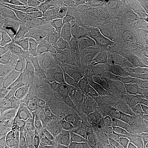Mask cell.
<instances>
[{
	"label": "cell",
	"mask_w": 148,
	"mask_h": 148,
	"mask_svg": "<svg viewBox=\"0 0 148 148\" xmlns=\"http://www.w3.org/2000/svg\"><path fill=\"white\" fill-rule=\"evenodd\" d=\"M18 99L16 95L14 90L8 93L0 92V111L1 113L5 111L10 106L14 105Z\"/></svg>",
	"instance_id": "obj_29"
},
{
	"label": "cell",
	"mask_w": 148,
	"mask_h": 148,
	"mask_svg": "<svg viewBox=\"0 0 148 148\" xmlns=\"http://www.w3.org/2000/svg\"><path fill=\"white\" fill-rule=\"evenodd\" d=\"M0 148H16L29 138V134L1 128Z\"/></svg>",
	"instance_id": "obj_20"
},
{
	"label": "cell",
	"mask_w": 148,
	"mask_h": 148,
	"mask_svg": "<svg viewBox=\"0 0 148 148\" xmlns=\"http://www.w3.org/2000/svg\"><path fill=\"white\" fill-rule=\"evenodd\" d=\"M42 146V145L34 143L30 139H27L16 148H41Z\"/></svg>",
	"instance_id": "obj_34"
},
{
	"label": "cell",
	"mask_w": 148,
	"mask_h": 148,
	"mask_svg": "<svg viewBox=\"0 0 148 148\" xmlns=\"http://www.w3.org/2000/svg\"><path fill=\"white\" fill-rule=\"evenodd\" d=\"M1 3L14 6L27 11L52 12L37 0H8L1 1Z\"/></svg>",
	"instance_id": "obj_24"
},
{
	"label": "cell",
	"mask_w": 148,
	"mask_h": 148,
	"mask_svg": "<svg viewBox=\"0 0 148 148\" xmlns=\"http://www.w3.org/2000/svg\"><path fill=\"white\" fill-rule=\"evenodd\" d=\"M1 32L10 36L21 37L40 44L43 42L35 36L26 21L1 6Z\"/></svg>",
	"instance_id": "obj_5"
},
{
	"label": "cell",
	"mask_w": 148,
	"mask_h": 148,
	"mask_svg": "<svg viewBox=\"0 0 148 148\" xmlns=\"http://www.w3.org/2000/svg\"><path fill=\"white\" fill-rule=\"evenodd\" d=\"M9 37L10 36L7 35L1 32V60L3 58L5 55L6 51L9 45Z\"/></svg>",
	"instance_id": "obj_31"
},
{
	"label": "cell",
	"mask_w": 148,
	"mask_h": 148,
	"mask_svg": "<svg viewBox=\"0 0 148 148\" xmlns=\"http://www.w3.org/2000/svg\"><path fill=\"white\" fill-rule=\"evenodd\" d=\"M95 105L75 111L80 131L82 136L86 138L95 137L101 131L102 119L101 115L95 109Z\"/></svg>",
	"instance_id": "obj_8"
},
{
	"label": "cell",
	"mask_w": 148,
	"mask_h": 148,
	"mask_svg": "<svg viewBox=\"0 0 148 148\" xmlns=\"http://www.w3.org/2000/svg\"><path fill=\"white\" fill-rule=\"evenodd\" d=\"M121 75L140 86L145 75L142 61V48L138 45L128 48L122 61Z\"/></svg>",
	"instance_id": "obj_6"
},
{
	"label": "cell",
	"mask_w": 148,
	"mask_h": 148,
	"mask_svg": "<svg viewBox=\"0 0 148 148\" xmlns=\"http://www.w3.org/2000/svg\"><path fill=\"white\" fill-rule=\"evenodd\" d=\"M77 1L83 7L88 5L91 2V1H87V0H77Z\"/></svg>",
	"instance_id": "obj_36"
},
{
	"label": "cell",
	"mask_w": 148,
	"mask_h": 148,
	"mask_svg": "<svg viewBox=\"0 0 148 148\" xmlns=\"http://www.w3.org/2000/svg\"><path fill=\"white\" fill-rule=\"evenodd\" d=\"M134 21L135 16L132 13L121 14L112 30L114 37H126L133 30Z\"/></svg>",
	"instance_id": "obj_23"
},
{
	"label": "cell",
	"mask_w": 148,
	"mask_h": 148,
	"mask_svg": "<svg viewBox=\"0 0 148 148\" xmlns=\"http://www.w3.org/2000/svg\"><path fill=\"white\" fill-rule=\"evenodd\" d=\"M140 88L142 90L144 95L148 98V75H145L143 76L140 84Z\"/></svg>",
	"instance_id": "obj_33"
},
{
	"label": "cell",
	"mask_w": 148,
	"mask_h": 148,
	"mask_svg": "<svg viewBox=\"0 0 148 148\" xmlns=\"http://www.w3.org/2000/svg\"><path fill=\"white\" fill-rule=\"evenodd\" d=\"M39 2L43 6H45V7L48 8L51 12H55L56 1H54V0H39Z\"/></svg>",
	"instance_id": "obj_35"
},
{
	"label": "cell",
	"mask_w": 148,
	"mask_h": 148,
	"mask_svg": "<svg viewBox=\"0 0 148 148\" xmlns=\"http://www.w3.org/2000/svg\"><path fill=\"white\" fill-rule=\"evenodd\" d=\"M95 97L97 101V104L108 109H111L114 106V101L107 92L97 87L95 90Z\"/></svg>",
	"instance_id": "obj_28"
},
{
	"label": "cell",
	"mask_w": 148,
	"mask_h": 148,
	"mask_svg": "<svg viewBox=\"0 0 148 148\" xmlns=\"http://www.w3.org/2000/svg\"><path fill=\"white\" fill-rule=\"evenodd\" d=\"M101 50L110 59L111 62L119 73L122 61L126 52V37H112L101 43Z\"/></svg>",
	"instance_id": "obj_10"
},
{
	"label": "cell",
	"mask_w": 148,
	"mask_h": 148,
	"mask_svg": "<svg viewBox=\"0 0 148 148\" xmlns=\"http://www.w3.org/2000/svg\"><path fill=\"white\" fill-rule=\"evenodd\" d=\"M121 74L109 66L101 67L94 70L88 78L92 80L97 87L108 92L111 90Z\"/></svg>",
	"instance_id": "obj_17"
},
{
	"label": "cell",
	"mask_w": 148,
	"mask_h": 148,
	"mask_svg": "<svg viewBox=\"0 0 148 148\" xmlns=\"http://www.w3.org/2000/svg\"><path fill=\"white\" fill-rule=\"evenodd\" d=\"M98 3L99 1H91L88 5L82 7L75 15L79 21L84 24L88 29L90 24L95 18L99 15L105 13L99 8Z\"/></svg>",
	"instance_id": "obj_22"
},
{
	"label": "cell",
	"mask_w": 148,
	"mask_h": 148,
	"mask_svg": "<svg viewBox=\"0 0 148 148\" xmlns=\"http://www.w3.org/2000/svg\"><path fill=\"white\" fill-rule=\"evenodd\" d=\"M59 75H50L45 79L29 81L28 85L42 95L48 101L57 103Z\"/></svg>",
	"instance_id": "obj_14"
},
{
	"label": "cell",
	"mask_w": 148,
	"mask_h": 148,
	"mask_svg": "<svg viewBox=\"0 0 148 148\" xmlns=\"http://www.w3.org/2000/svg\"><path fill=\"white\" fill-rule=\"evenodd\" d=\"M7 10L12 14L21 18L26 21L35 36L41 41L43 43L49 42L56 36L53 27L46 24L41 21L33 20L21 16L13 11H10L8 10Z\"/></svg>",
	"instance_id": "obj_18"
},
{
	"label": "cell",
	"mask_w": 148,
	"mask_h": 148,
	"mask_svg": "<svg viewBox=\"0 0 148 148\" xmlns=\"http://www.w3.org/2000/svg\"><path fill=\"white\" fill-rule=\"evenodd\" d=\"M84 52L62 57L51 70L49 76H63L71 79L77 85L88 79L93 72L94 66Z\"/></svg>",
	"instance_id": "obj_2"
},
{
	"label": "cell",
	"mask_w": 148,
	"mask_h": 148,
	"mask_svg": "<svg viewBox=\"0 0 148 148\" xmlns=\"http://www.w3.org/2000/svg\"><path fill=\"white\" fill-rule=\"evenodd\" d=\"M82 7L77 1L57 0L55 4V12L58 14L75 16Z\"/></svg>",
	"instance_id": "obj_26"
},
{
	"label": "cell",
	"mask_w": 148,
	"mask_h": 148,
	"mask_svg": "<svg viewBox=\"0 0 148 148\" xmlns=\"http://www.w3.org/2000/svg\"><path fill=\"white\" fill-rule=\"evenodd\" d=\"M38 114L25 108L18 101L1 113L0 127L30 134Z\"/></svg>",
	"instance_id": "obj_3"
},
{
	"label": "cell",
	"mask_w": 148,
	"mask_h": 148,
	"mask_svg": "<svg viewBox=\"0 0 148 148\" xmlns=\"http://www.w3.org/2000/svg\"><path fill=\"white\" fill-rule=\"evenodd\" d=\"M53 123L51 118L45 114H39L34 122L29 139L43 145L49 140L52 132Z\"/></svg>",
	"instance_id": "obj_13"
},
{
	"label": "cell",
	"mask_w": 148,
	"mask_h": 148,
	"mask_svg": "<svg viewBox=\"0 0 148 148\" xmlns=\"http://www.w3.org/2000/svg\"><path fill=\"white\" fill-rule=\"evenodd\" d=\"M16 95L22 105L38 114H45L49 116L62 110L57 103L49 102L37 90L26 83L14 89Z\"/></svg>",
	"instance_id": "obj_4"
},
{
	"label": "cell",
	"mask_w": 148,
	"mask_h": 148,
	"mask_svg": "<svg viewBox=\"0 0 148 148\" xmlns=\"http://www.w3.org/2000/svg\"><path fill=\"white\" fill-rule=\"evenodd\" d=\"M127 148H135L132 145H131L130 143H127Z\"/></svg>",
	"instance_id": "obj_38"
},
{
	"label": "cell",
	"mask_w": 148,
	"mask_h": 148,
	"mask_svg": "<svg viewBox=\"0 0 148 148\" xmlns=\"http://www.w3.org/2000/svg\"><path fill=\"white\" fill-rule=\"evenodd\" d=\"M109 148H127L125 147V146L122 145H120V144H116V145H111L110 147Z\"/></svg>",
	"instance_id": "obj_37"
},
{
	"label": "cell",
	"mask_w": 148,
	"mask_h": 148,
	"mask_svg": "<svg viewBox=\"0 0 148 148\" xmlns=\"http://www.w3.org/2000/svg\"><path fill=\"white\" fill-rule=\"evenodd\" d=\"M25 80L20 72L8 62H1V93H8L24 84Z\"/></svg>",
	"instance_id": "obj_12"
},
{
	"label": "cell",
	"mask_w": 148,
	"mask_h": 148,
	"mask_svg": "<svg viewBox=\"0 0 148 148\" xmlns=\"http://www.w3.org/2000/svg\"><path fill=\"white\" fill-rule=\"evenodd\" d=\"M148 148V147H146V148Z\"/></svg>",
	"instance_id": "obj_39"
},
{
	"label": "cell",
	"mask_w": 148,
	"mask_h": 148,
	"mask_svg": "<svg viewBox=\"0 0 148 148\" xmlns=\"http://www.w3.org/2000/svg\"><path fill=\"white\" fill-rule=\"evenodd\" d=\"M110 111L112 116L121 123L127 124L132 120V112L126 106L114 104Z\"/></svg>",
	"instance_id": "obj_27"
},
{
	"label": "cell",
	"mask_w": 148,
	"mask_h": 148,
	"mask_svg": "<svg viewBox=\"0 0 148 148\" xmlns=\"http://www.w3.org/2000/svg\"><path fill=\"white\" fill-rule=\"evenodd\" d=\"M56 36L66 37L84 35L89 32L88 27L81 22L53 26Z\"/></svg>",
	"instance_id": "obj_21"
},
{
	"label": "cell",
	"mask_w": 148,
	"mask_h": 148,
	"mask_svg": "<svg viewBox=\"0 0 148 148\" xmlns=\"http://www.w3.org/2000/svg\"><path fill=\"white\" fill-rule=\"evenodd\" d=\"M118 18L116 14L108 13L101 14L90 24L89 32L87 34L90 37H95L105 34L110 29L113 30Z\"/></svg>",
	"instance_id": "obj_19"
},
{
	"label": "cell",
	"mask_w": 148,
	"mask_h": 148,
	"mask_svg": "<svg viewBox=\"0 0 148 148\" xmlns=\"http://www.w3.org/2000/svg\"><path fill=\"white\" fill-rule=\"evenodd\" d=\"M77 88V85L71 79L63 76H59L57 104L64 112H75L73 99Z\"/></svg>",
	"instance_id": "obj_9"
},
{
	"label": "cell",
	"mask_w": 148,
	"mask_h": 148,
	"mask_svg": "<svg viewBox=\"0 0 148 148\" xmlns=\"http://www.w3.org/2000/svg\"><path fill=\"white\" fill-rule=\"evenodd\" d=\"M41 45L26 38L10 36L8 47L1 62L7 61L12 64L27 84L28 75L38 57Z\"/></svg>",
	"instance_id": "obj_1"
},
{
	"label": "cell",
	"mask_w": 148,
	"mask_h": 148,
	"mask_svg": "<svg viewBox=\"0 0 148 148\" xmlns=\"http://www.w3.org/2000/svg\"><path fill=\"white\" fill-rule=\"evenodd\" d=\"M64 112L51 116L53 123L50 140L58 148H69L70 138L63 124Z\"/></svg>",
	"instance_id": "obj_15"
},
{
	"label": "cell",
	"mask_w": 148,
	"mask_h": 148,
	"mask_svg": "<svg viewBox=\"0 0 148 148\" xmlns=\"http://www.w3.org/2000/svg\"><path fill=\"white\" fill-rule=\"evenodd\" d=\"M143 39V36L141 33L137 31L133 30L128 35L126 36V46L128 49L131 46L138 45Z\"/></svg>",
	"instance_id": "obj_30"
},
{
	"label": "cell",
	"mask_w": 148,
	"mask_h": 148,
	"mask_svg": "<svg viewBox=\"0 0 148 148\" xmlns=\"http://www.w3.org/2000/svg\"><path fill=\"white\" fill-rule=\"evenodd\" d=\"M59 58L57 53L48 43L41 44L38 57L28 75L29 82L40 81L47 77Z\"/></svg>",
	"instance_id": "obj_7"
},
{
	"label": "cell",
	"mask_w": 148,
	"mask_h": 148,
	"mask_svg": "<svg viewBox=\"0 0 148 148\" xmlns=\"http://www.w3.org/2000/svg\"><path fill=\"white\" fill-rule=\"evenodd\" d=\"M97 86L89 79L77 84L73 99L75 111L84 109L90 106L97 104L95 92Z\"/></svg>",
	"instance_id": "obj_11"
},
{
	"label": "cell",
	"mask_w": 148,
	"mask_h": 148,
	"mask_svg": "<svg viewBox=\"0 0 148 148\" xmlns=\"http://www.w3.org/2000/svg\"><path fill=\"white\" fill-rule=\"evenodd\" d=\"M142 61L144 70L145 75H148V47L144 46L142 48Z\"/></svg>",
	"instance_id": "obj_32"
},
{
	"label": "cell",
	"mask_w": 148,
	"mask_h": 148,
	"mask_svg": "<svg viewBox=\"0 0 148 148\" xmlns=\"http://www.w3.org/2000/svg\"><path fill=\"white\" fill-rule=\"evenodd\" d=\"M63 124L68 133L70 142L76 141L82 137V135L77 124L75 112L71 114L64 112Z\"/></svg>",
	"instance_id": "obj_25"
},
{
	"label": "cell",
	"mask_w": 148,
	"mask_h": 148,
	"mask_svg": "<svg viewBox=\"0 0 148 148\" xmlns=\"http://www.w3.org/2000/svg\"><path fill=\"white\" fill-rule=\"evenodd\" d=\"M137 85L120 75L111 90L108 91L119 101H125L137 97Z\"/></svg>",
	"instance_id": "obj_16"
}]
</instances>
